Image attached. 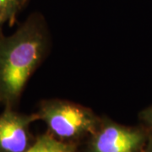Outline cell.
<instances>
[{
	"label": "cell",
	"mask_w": 152,
	"mask_h": 152,
	"mask_svg": "<svg viewBox=\"0 0 152 152\" xmlns=\"http://www.w3.org/2000/svg\"><path fill=\"white\" fill-rule=\"evenodd\" d=\"M48 34L41 17L32 16L10 36L0 37V103L13 107L43 61Z\"/></svg>",
	"instance_id": "1"
},
{
	"label": "cell",
	"mask_w": 152,
	"mask_h": 152,
	"mask_svg": "<svg viewBox=\"0 0 152 152\" xmlns=\"http://www.w3.org/2000/svg\"><path fill=\"white\" fill-rule=\"evenodd\" d=\"M150 134L145 128L102 120L97 129L90 136L87 152H142Z\"/></svg>",
	"instance_id": "3"
},
{
	"label": "cell",
	"mask_w": 152,
	"mask_h": 152,
	"mask_svg": "<svg viewBox=\"0 0 152 152\" xmlns=\"http://www.w3.org/2000/svg\"><path fill=\"white\" fill-rule=\"evenodd\" d=\"M142 152H152V133L149 136V139L146 142V145L143 149Z\"/></svg>",
	"instance_id": "8"
},
{
	"label": "cell",
	"mask_w": 152,
	"mask_h": 152,
	"mask_svg": "<svg viewBox=\"0 0 152 152\" xmlns=\"http://www.w3.org/2000/svg\"><path fill=\"white\" fill-rule=\"evenodd\" d=\"M39 120L37 113H17L5 107L0 113V152H25L32 145L31 124Z\"/></svg>",
	"instance_id": "4"
},
{
	"label": "cell",
	"mask_w": 152,
	"mask_h": 152,
	"mask_svg": "<svg viewBox=\"0 0 152 152\" xmlns=\"http://www.w3.org/2000/svg\"><path fill=\"white\" fill-rule=\"evenodd\" d=\"M37 114L47 125L48 132L67 142L91 136L102 122L91 109L59 99L42 102Z\"/></svg>",
	"instance_id": "2"
},
{
	"label": "cell",
	"mask_w": 152,
	"mask_h": 152,
	"mask_svg": "<svg viewBox=\"0 0 152 152\" xmlns=\"http://www.w3.org/2000/svg\"><path fill=\"white\" fill-rule=\"evenodd\" d=\"M139 118L145 128L152 133V105L143 109L139 114Z\"/></svg>",
	"instance_id": "7"
},
{
	"label": "cell",
	"mask_w": 152,
	"mask_h": 152,
	"mask_svg": "<svg viewBox=\"0 0 152 152\" xmlns=\"http://www.w3.org/2000/svg\"><path fill=\"white\" fill-rule=\"evenodd\" d=\"M23 2L24 0H0V26L13 21Z\"/></svg>",
	"instance_id": "6"
},
{
	"label": "cell",
	"mask_w": 152,
	"mask_h": 152,
	"mask_svg": "<svg viewBox=\"0 0 152 152\" xmlns=\"http://www.w3.org/2000/svg\"><path fill=\"white\" fill-rule=\"evenodd\" d=\"M25 152H77V148L73 142L61 140L48 132L37 137Z\"/></svg>",
	"instance_id": "5"
}]
</instances>
